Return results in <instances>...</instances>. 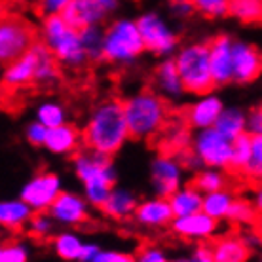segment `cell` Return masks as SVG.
I'll list each match as a JSON object with an SVG mask.
<instances>
[{
  "label": "cell",
  "instance_id": "obj_1",
  "mask_svg": "<svg viewBox=\"0 0 262 262\" xmlns=\"http://www.w3.org/2000/svg\"><path fill=\"white\" fill-rule=\"evenodd\" d=\"M82 139L84 146L92 150L103 152L108 156L118 154L131 139L125 120L124 101L114 97L99 101L85 118Z\"/></svg>",
  "mask_w": 262,
  "mask_h": 262
},
{
  "label": "cell",
  "instance_id": "obj_2",
  "mask_svg": "<svg viewBox=\"0 0 262 262\" xmlns=\"http://www.w3.org/2000/svg\"><path fill=\"white\" fill-rule=\"evenodd\" d=\"M71 165L74 177L82 184V194L85 200L92 207L101 209L118 181V171L112 156L84 146L76 154H72Z\"/></svg>",
  "mask_w": 262,
  "mask_h": 262
},
{
  "label": "cell",
  "instance_id": "obj_3",
  "mask_svg": "<svg viewBox=\"0 0 262 262\" xmlns=\"http://www.w3.org/2000/svg\"><path fill=\"white\" fill-rule=\"evenodd\" d=\"M124 111L131 139L144 141L160 135L167 125V101L154 90H139L124 99Z\"/></svg>",
  "mask_w": 262,
  "mask_h": 262
},
{
  "label": "cell",
  "instance_id": "obj_4",
  "mask_svg": "<svg viewBox=\"0 0 262 262\" xmlns=\"http://www.w3.org/2000/svg\"><path fill=\"white\" fill-rule=\"evenodd\" d=\"M40 40L67 69H80L90 61L80 31L69 25L63 15H48L42 19Z\"/></svg>",
  "mask_w": 262,
  "mask_h": 262
},
{
  "label": "cell",
  "instance_id": "obj_5",
  "mask_svg": "<svg viewBox=\"0 0 262 262\" xmlns=\"http://www.w3.org/2000/svg\"><path fill=\"white\" fill-rule=\"evenodd\" d=\"M177 63L179 74L184 82L186 93L190 95H205L215 90L213 74H211V50L209 42L196 40L179 48L173 55Z\"/></svg>",
  "mask_w": 262,
  "mask_h": 262
},
{
  "label": "cell",
  "instance_id": "obj_6",
  "mask_svg": "<svg viewBox=\"0 0 262 262\" xmlns=\"http://www.w3.org/2000/svg\"><path fill=\"white\" fill-rule=\"evenodd\" d=\"M146 52L137 19L116 17L105 27V61L114 67H127Z\"/></svg>",
  "mask_w": 262,
  "mask_h": 262
},
{
  "label": "cell",
  "instance_id": "obj_7",
  "mask_svg": "<svg viewBox=\"0 0 262 262\" xmlns=\"http://www.w3.org/2000/svg\"><path fill=\"white\" fill-rule=\"evenodd\" d=\"M135 19H137L139 31L143 34L144 46H146L148 53L156 55L160 59H167L179 52V48H181L179 34L171 27L169 21L165 19V15L154 12V10H148Z\"/></svg>",
  "mask_w": 262,
  "mask_h": 262
},
{
  "label": "cell",
  "instance_id": "obj_8",
  "mask_svg": "<svg viewBox=\"0 0 262 262\" xmlns=\"http://www.w3.org/2000/svg\"><path fill=\"white\" fill-rule=\"evenodd\" d=\"M148 183L154 196L169 198L186 184V167L179 160L177 154L162 152L150 160Z\"/></svg>",
  "mask_w": 262,
  "mask_h": 262
},
{
  "label": "cell",
  "instance_id": "obj_9",
  "mask_svg": "<svg viewBox=\"0 0 262 262\" xmlns=\"http://www.w3.org/2000/svg\"><path fill=\"white\" fill-rule=\"evenodd\" d=\"M232 143L228 137H224L221 131L213 127L194 131L192 137V150L205 167L215 169H230L232 165Z\"/></svg>",
  "mask_w": 262,
  "mask_h": 262
},
{
  "label": "cell",
  "instance_id": "obj_10",
  "mask_svg": "<svg viewBox=\"0 0 262 262\" xmlns=\"http://www.w3.org/2000/svg\"><path fill=\"white\" fill-rule=\"evenodd\" d=\"M34 42V31L25 19L17 15H6L0 21V61L10 65L25 55Z\"/></svg>",
  "mask_w": 262,
  "mask_h": 262
},
{
  "label": "cell",
  "instance_id": "obj_11",
  "mask_svg": "<svg viewBox=\"0 0 262 262\" xmlns=\"http://www.w3.org/2000/svg\"><path fill=\"white\" fill-rule=\"evenodd\" d=\"M63 190L65 188H63V179L59 173L40 171L29 181H25L19 190V198L33 207L34 213H42V211H50L53 202L61 196Z\"/></svg>",
  "mask_w": 262,
  "mask_h": 262
},
{
  "label": "cell",
  "instance_id": "obj_12",
  "mask_svg": "<svg viewBox=\"0 0 262 262\" xmlns=\"http://www.w3.org/2000/svg\"><path fill=\"white\" fill-rule=\"evenodd\" d=\"M90 202L85 200L84 194H78L74 190H63L61 196L53 202L50 207V215L53 216V221L65 226V228H76L80 224L88 223L90 219Z\"/></svg>",
  "mask_w": 262,
  "mask_h": 262
},
{
  "label": "cell",
  "instance_id": "obj_13",
  "mask_svg": "<svg viewBox=\"0 0 262 262\" xmlns=\"http://www.w3.org/2000/svg\"><path fill=\"white\" fill-rule=\"evenodd\" d=\"M234 40L230 34H219L209 40L211 74L215 88L234 84Z\"/></svg>",
  "mask_w": 262,
  "mask_h": 262
},
{
  "label": "cell",
  "instance_id": "obj_14",
  "mask_svg": "<svg viewBox=\"0 0 262 262\" xmlns=\"http://www.w3.org/2000/svg\"><path fill=\"white\" fill-rule=\"evenodd\" d=\"M219 230H221V221H216L203 211L188 216H179L171 223V232L175 236L194 243L209 242L219 234Z\"/></svg>",
  "mask_w": 262,
  "mask_h": 262
},
{
  "label": "cell",
  "instance_id": "obj_15",
  "mask_svg": "<svg viewBox=\"0 0 262 262\" xmlns=\"http://www.w3.org/2000/svg\"><path fill=\"white\" fill-rule=\"evenodd\" d=\"M262 74V52L245 40H234V84L245 85Z\"/></svg>",
  "mask_w": 262,
  "mask_h": 262
},
{
  "label": "cell",
  "instance_id": "obj_16",
  "mask_svg": "<svg viewBox=\"0 0 262 262\" xmlns=\"http://www.w3.org/2000/svg\"><path fill=\"white\" fill-rule=\"evenodd\" d=\"M175 221L171 203L167 198L152 196L139 202V207L133 215V223L144 230H162L171 226Z\"/></svg>",
  "mask_w": 262,
  "mask_h": 262
},
{
  "label": "cell",
  "instance_id": "obj_17",
  "mask_svg": "<svg viewBox=\"0 0 262 262\" xmlns=\"http://www.w3.org/2000/svg\"><path fill=\"white\" fill-rule=\"evenodd\" d=\"M152 84H154V92L169 103H181L186 95V88H184V82L179 74L177 63L173 57L160 59V63L154 69Z\"/></svg>",
  "mask_w": 262,
  "mask_h": 262
},
{
  "label": "cell",
  "instance_id": "obj_18",
  "mask_svg": "<svg viewBox=\"0 0 262 262\" xmlns=\"http://www.w3.org/2000/svg\"><path fill=\"white\" fill-rule=\"evenodd\" d=\"M223 99L216 93H205L200 95L192 101L190 105L184 111V122L190 125L192 129H205V127H213L216 124V120L221 116V112L224 111Z\"/></svg>",
  "mask_w": 262,
  "mask_h": 262
},
{
  "label": "cell",
  "instance_id": "obj_19",
  "mask_svg": "<svg viewBox=\"0 0 262 262\" xmlns=\"http://www.w3.org/2000/svg\"><path fill=\"white\" fill-rule=\"evenodd\" d=\"M63 17L69 25L80 31L92 25H103L108 13L97 0H72L69 8L63 12Z\"/></svg>",
  "mask_w": 262,
  "mask_h": 262
},
{
  "label": "cell",
  "instance_id": "obj_20",
  "mask_svg": "<svg viewBox=\"0 0 262 262\" xmlns=\"http://www.w3.org/2000/svg\"><path fill=\"white\" fill-rule=\"evenodd\" d=\"M139 202H141L139 196L131 188L116 184L111 190L108 198H106V202L103 203L101 211H103V215L112 219V221L122 223V221L133 219V215H135V211L139 207Z\"/></svg>",
  "mask_w": 262,
  "mask_h": 262
},
{
  "label": "cell",
  "instance_id": "obj_21",
  "mask_svg": "<svg viewBox=\"0 0 262 262\" xmlns=\"http://www.w3.org/2000/svg\"><path fill=\"white\" fill-rule=\"evenodd\" d=\"M36 76V52L31 46V50L15 59L10 65H4L2 71V84L8 90H21L29 84H34Z\"/></svg>",
  "mask_w": 262,
  "mask_h": 262
},
{
  "label": "cell",
  "instance_id": "obj_22",
  "mask_svg": "<svg viewBox=\"0 0 262 262\" xmlns=\"http://www.w3.org/2000/svg\"><path fill=\"white\" fill-rule=\"evenodd\" d=\"M80 144H84L82 131H78L76 125L67 122L59 127H53L48 131L44 148L55 156H71V154H76L80 150Z\"/></svg>",
  "mask_w": 262,
  "mask_h": 262
},
{
  "label": "cell",
  "instance_id": "obj_23",
  "mask_svg": "<svg viewBox=\"0 0 262 262\" xmlns=\"http://www.w3.org/2000/svg\"><path fill=\"white\" fill-rule=\"evenodd\" d=\"M33 215L34 209L19 196L0 202V224L4 230L17 232V230L27 228V224L33 219Z\"/></svg>",
  "mask_w": 262,
  "mask_h": 262
},
{
  "label": "cell",
  "instance_id": "obj_24",
  "mask_svg": "<svg viewBox=\"0 0 262 262\" xmlns=\"http://www.w3.org/2000/svg\"><path fill=\"white\" fill-rule=\"evenodd\" d=\"M215 262H247L251 251L245 247L239 234H224L211 243Z\"/></svg>",
  "mask_w": 262,
  "mask_h": 262
},
{
  "label": "cell",
  "instance_id": "obj_25",
  "mask_svg": "<svg viewBox=\"0 0 262 262\" xmlns=\"http://www.w3.org/2000/svg\"><path fill=\"white\" fill-rule=\"evenodd\" d=\"M34 52H36V76L34 84L38 85H53L59 78V61L52 53V50L42 42H34Z\"/></svg>",
  "mask_w": 262,
  "mask_h": 262
},
{
  "label": "cell",
  "instance_id": "obj_26",
  "mask_svg": "<svg viewBox=\"0 0 262 262\" xmlns=\"http://www.w3.org/2000/svg\"><path fill=\"white\" fill-rule=\"evenodd\" d=\"M192 137H194V129L183 118L165 125L162 131V144H164L165 152L181 154L192 146Z\"/></svg>",
  "mask_w": 262,
  "mask_h": 262
},
{
  "label": "cell",
  "instance_id": "obj_27",
  "mask_svg": "<svg viewBox=\"0 0 262 262\" xmlns=\"http://www.w3.org/2000/svg\"><path fill=\"white\" fill-rule=\"evenodd\" d=\"M171 203V209L175 219L179 216H188L194 213H200L203 209V192H200L194 184H184L173 196L167 198Z\"/></svg>",
  "mask_w": 262,
  "mask_h": 262
},
{
  "label": "cell",
  "instance_id": "obj_28",
  "mask_svg": "<svg viewBox=\"0 0 262 262\" xmlns=\"http://www.w3.org/2000/svg\"><path fill=\"white\" fill-rule=\"evenodd\" d=\"M215 127L230 141H236L239 135L247 133V112L234 105L224 106V111L221 112V116L216 120Z\"/></svg>",
  "mask_w": 262,
  "mask_h": 262
},
{
  "label": "cell",
  "instance_id": "obj_29",
  "mask_svg": "<svg viewBox=\"0 0 262 262\" xmlns=\"http://www.w3.org/2000/svg\"><path fill=\"white\" fill-rule=\"evenodd\" d=\"M84 243L85 242L76 234V232H72V230L69 228V230L59 232V234H55V236L52 237V249L61 260L78 262Z\"/></svg>",
  "mask_w": 262,
  "mask_h": 262
},
{
  "label": "cell",
  "instance_id": "obj_30",
  "mask_svg": "<svg viewBox=\"0 0 262 262\" xmlns=\"http://www.w3.org/2000/svg\"><path fill=\"white\" fill-rule=\"evenodd\" d=\"M236 194L230 190L228 186L223 190H215L209 194H203V213H207L209 216L216 219V221H226L228 213L232 209V205L236 202Z\"/></svg>",
  "mask_w": 262,
  "mask_h": 262
},
{
  "label": "cell",
  "instance_id": "obj_31",
  "mask_svg": "<svg viewBox=\"0 0 262 262\" xmlns=\"http://www.w3.org/2000/svg\"><path fill=\"white\" fill-rule=\"evenodd\" d=\"M80 36H82L90 63L105 61V27L92 25L85 27V29H80Z\"/></svg>",
  "mask_w": 262,
  "mask_h": 262
},
{
  "label": "cell",
  "instance_id": "obj_32",
  "mask_svg": "<svg viewBox=\"0 0 262 262\" xmlns=\"http://www.w3.org/2000/svg\"><path fill=\"white\" fill-rule=\"evenodd\" d=\"M34 120H38L42 125H46L48 129L59 127V125L67 124V108L65 105H61L59 101H42L40 105L34 108Z\"/></svg>",
  "mask_w": 262,
  "mask_h": 262
},
{
  "label": "cell",
  "instance_id": "obj_33",
  "mask_svg": "<svg viewBox=\"0 0 262 262\" xmlns=\"http://www.w3.org/2000/svg\"><path fill=\"white\" fill-rule=\"evenodd\" d=\"M192 184H194L200 192H203V194H209V192L223 190V188H226L228 179H226V173H224V169L203 167L202 171H198L196 175H194V179H192Z\"/></svg>",
  "mask_w": 262,
  "mask_h": 262
},
{
  "label": "cell",
  "instance_id": "obj_34",
  "mask_svg": "<svg viewBox=\"0 0 262 262\" xmlns=\"http://www.w3.org/2000/svg\"><path fill=\"white\" fill-rule=\"evenodd\" d=\"M256 219H258V211L253 205V202L245 200V198H236V202L232 205L228 213V221L232 226L237 228H247V226H255Z\"/></svg>",
  "mask_w": 262,
  "mask_h": 262
},
{
  "label": "cell",
  "instance_id": "obj_35",
  "mask_svg": "<svg viewBox=\"0 0 262 262\" xmlns=\"http://www.w3.org/2000/svg\"><path fill=\"white\" fill-rule=\"evenodd\" d=\"M230 15L242 23H262V0H232Z\"/></svg>",
  "mask_w": 262,
  "mask_h": 262
},
{
  "label": "cell",
  "instance_id": "obj_36",
  "mask_svg": "<svg viewBox=\"0 0 262 262\" xmlns=\"http://www.w3.org/2000/svg\"><path fill=\"white\" fill-rule=\"evenodd\" d=\"M253 158V135L243 133L232 143V165L230 169L245 171V167L251 164Z\"/></svg>",
  "mask_w": 262,
  "mask_h": 262
},
{
  "label": "cell",
  "instance_id": "obj_37",
  "mask_svg": "<svg viewBox=\"0 0 262 262\" xmlns=\"http://www.w3.org/2000/svg\"><path fill=\"white\" fill-rule=\"evenodd\" d=\"M55 224L57 223L53 221V216L48 211H42V213H34L27 224L25 232L34 239H46V237H53Z\"/></svg>",
  "mask_w": 262,
  "mask_h": 262
},
{
  "label": "cell",
  "instance_id": "obj_38",
  "mask_svg": "<svg viewBox=\"0 0 262 262\" xmlns=\"http://www.w3.org/2000/svg\"><path fill=\"white\" fill-rule=\"evenodd\" d=\"M198 13L209 19H221L230 15V2L232 0H192Z\"/></svg>",
  "mask_w": 262,
  "mask_h": 262
},
{
  "label": "cell",
  "instance_id": "obj_39",
  "mask_svg": "<svg viewBox=\"0 0 262 262\" xmlns=\"http://www.w3.org/2000/svg\"><path fill=\"white\" fill-rule=\"evenodd\" d=\"M31 245L27 242H6L0 247V262H29Z\"/></svg>",
  "mask_w": 262,
  "mask_h": 262
},
{
  "label": "cell",
  "instance_id": "obj_40",
  "mask_svg": "<svg viewBox=\"0 0 262 262\" xmlns=\"http://www.w3.org/2000/svg\"><path fill=\"white\" fill-rule=\"evenodd\" d=\"M243 173L247 177L262 179V135L253 137V158H251V164L245 167Z\"/></svg>",
  "mask_w": 262,
  "mask_h": 262
},
{
  "label": "cell",
  "instance_id": "obj_41",
  "mask_svg": "<svg viewBox=\"0 0 262 262\" xmlns=\"http://www.w3.org/2000/svg\"><path fill=\"white\" fill-rule=\"evenodd\" d=\"M48 127L42 125L38 120H33L25 125V141L31 146H44L46 144V137H48Z\"/></svg>",
  "mask_w": 262,
  "mask_h": 262
},
{
  "label": "cell",
  "instance_id": "obj_42",
  "mask_svg": "<svg viewBox=\"0 0 262 262\" xmlns=\"http://www.w3.org/2000/svg\"><path fill=\"white\" fill-rule=\"evenodd\" d=\"M167 12L173 19L184 21L192 17V13L196 12L192 0H167Z\"/></svg>",
  "mask_w": 262,
  "mask_h": 262
},
{
  "label": "cell",
  "instance_id": "obj_43",
  "mask_svg": "<svg viewBox=\"0 0 262 262\" xmlns=\"http://www.w3.org/2000/svg\"><path fill=\"white\" fill-rule=\"evenodd\" d=\"M135 262H171L169 255L158 245H146L135 255Z\"/></svg>",
  "mask_w": 262,
  "mask_h": 262
},
{
  "label": "cell",
  "instance_id": "obj_44",
  "mask_svg": "<svg viewBox=\"0 0 262 262\" xmlns=\"http://www.w3.org/2000/svg\"><path fill=\"white\" fill-rule=\"evenodd\" d=\"M72 0H38V12L48 17V15H63Z\"/></svg>",
  "mask_w": 262,
  "mask_h": 262
},
{
  "label": "cell",
  "instance_id": "obj_45",
  "mask_svg": "<svg viewBox=\"0 0 262 262\" xmlns=\"http://www.w3.org/2000/svg\"><path fill=\"white\" fill-rule=\"evenodd\" d=\"M93 262H135V255L118 249H103Z\"/></svg>",
  "mask_w": 262,
  "mask_h": 262
},
{
  "label": "cell",
  "instance_id": "obj_46",
  "mask_svg": "<svg viewBox=\"0 0 262 262\" xmlns=\"http://www.w3.org/2000/svg\"><path fill=\"white\" fill-rule=\"evenodd\" d=\"M245 247L251 251V253H256V251H262V236L258 234V230L255 226H247L239 232Z\"/></svg>",
  "mask_w": 262,
  "mask_h": 262
},
{
  "label": "cell",
  "instance_id": "obj_47",
  "mask_svg": "<svg viewBox=\"0 0 262 262\" xmlns=\"http://www.w3.org/2000/svg\"><path fill=\"white\" fill-rule=\"evenodd\" d=\"M247 133L249 135H262V108L256 106L247 112Z\"/></svg>",
  "mask_w": 262,
  "mask_h": 262
},
{
  "label": "cell",
  "instance_id": "obj_48",
  "mask_svg": "<svg viewBox=\"0 0 262 262\" xmlns=\"http://www.w3.org/2000/svg\"><path fill=\"white\" fill-rule=\"evenodd\" d=\"M177 156H179V160L183 162L184 167H186V171H194V175H196L198 171H202L203 167H205V165L202 164V160L194 154V150H192V148L181 152V154H177Z\"/></svg>",
  "mask_w": 262,
  "mask_h": 262
},
{
  "label": "cell",
  "instance_id": "obj_49",
  "mask_svg": "<svg viewBox=\"0 0 262 262\" xmlns=\"http://www.w3.org/2000/svg\"><path fill=\"white\" fill-rule=\"evenodd\" d=\"M190 253L194 255V258H196L198 262H215L213 247H211V243H207V242L196 243Z\"/></svg>",
  "mask_w": 262,
  "mask_h": 262
},
{
  "label": "cell",
  "instance_id": "obj_50",
  "mask_svg": "<svg viewBox=\"0 0 262 262\" xmlns=\"http://www.w3.org/2000/svg\"><path fill=\"white\" fill-rule=\"evenodd\" d=\"M103 251L101 243L97 242H85L84 247H82V253H80V260L78 262H93V258Z\"/></svg>",
  "mask_w": 262,
  "mask_h": 262
},
{
  "label": "cell",
  "instance_id": "obj_51",
  "mask_svg": "<svg viewBox=\"0 0 262 262\" xmlns=\"http://www.w3.org/2000/svg\"><path fill=\"white\" fill-rule=\"evenodd\" d=\"M101 6L105 8L106 13L108 15H112V13H116L118 12V8H120V0H97Z\"/></svg>",
  "mask_w": 262,
  "mask_h": 262
},
{
  "label": "cell",
  "instance_id": "obj_52",
  "mask_svg": "<svg viewBox=\"0 0 262 262\" xmlns=\"http://www.w3.org/2000/svg\"><path fill=\"white\" fill-rule=\"evenodd\" d=\"M253 205L256 207V211H258V215H262V183L256 186V190H255V194H253Z\"/></svg>",
  "mask_w": 262,
  "mask_h": 262
},
{
  "label": "cell",
  "instance_id": "obj_53",
  "mask_svg": "<svg viewBox=\"0 0 262 262\" xmlns=\"http://www.w3.org/2000/svg\"><path fill=\"white\" fill-rule=\"evenodd\" d=\"M171 262H198V260L194 258V255H192V253H188V255H181V256L171 258Z\"/></svg>",
  "mask_w": 262,
  "mask_h": 262
},
{
  "label": "cell",
  "instance_id": "obj_54",
  "mask_svg": "<svg viewBox=\"0 0 262 262\" xmlns=\"http://www.w3.org/2000/svg\"><path fill=\"white\" fill-rule=\"evenodd\" d=\"M255 228L258 230V234H260V236H262V215H258V219H256Z\"/></svg>",
  "mask_w": 262,
  "mask_h": 262
},
{
  "label": "cell",
  "instance_id": "obj_55",
  "mask_svg": "<svg viewBox=\"0 0 262 262\" xmlns=\"http://www.w3.org/2000/svg\"><path fill=\"white\" fill-rule=\"evenodd\" d=\"M256 262H262V251H260V256H258V260Z\"/></svg>",
  "mask_w": 262,
  "mask_h": 262
}]
</instances>
